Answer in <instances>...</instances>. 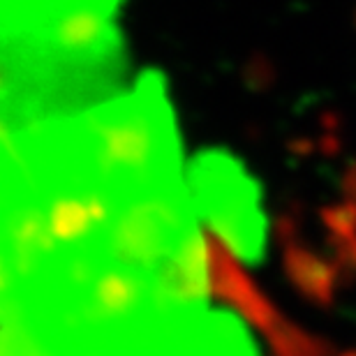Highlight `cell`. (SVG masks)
<instances>
[]
</instances>
